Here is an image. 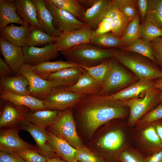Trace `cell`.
Wrapping results in <instances>:
<instances>
[{
	"label": "cell",
	"mask_w": 162,
	"mask_h": 162,
	"mask_svg": "<svg viewBox=\"0 0 162 162\" xmlns=\"http://www.w3.org/2000/svg\"><path fill=\"white\" fill-rule=\"evenodd\" d=\"M72 110L79 136L87 142L101 126L115 119H124L129 113L123 101L110 95H86Z\"/></svg>",
	"instance_id": "obj_1"
},
{
	"label": "cell",
	"mask_w": 162,
	"mask_h": 162,
	"mask_svg": "<svg viewBox=\"0 0 162 162\" xmlns=\"http://www.w3.org/2000/svg\"><path fill=\"white\" fill-rule=\"evenodd\" d=\"M123 119H115L101 126L85 146L106 162H120V154L132 143V128Z\"/></svg>",
	"instance_id": "obj_2"
},
{
	"label": "cell",
	"mask_w": 162,
	"mask_h": 162,
	"mask_svg": "<svg viewBox=\"0 0 162 162\" xmlns=\"http://www.w3.org/2000/svg\"><path fill=\"white\" fill-rule=\"evenodd\" d=\"M116 50L85 43L60 52L67 61L79 67H90L113 57Z\"/></svg>",
	"instance_id": "obj_3"
},
{
	"label": "cell",
	"mask_w": 162,
	"mask_h": 162,
	"mask_svg": "<svg viewBox=\"0 0 162 162\" xmlns=\"http://www.w3.org/2000/svg\"><path fill=\"white\" fill-rule=\"evenodd\" d=\"M113 58L132 71L139 80H156L162 78V70L141 55L116 50Z\"/></svg>",
	"instance_id": "obj_4"
},
{
	"label": "cell",
	"mask_w": 162,
	"mask_h": 162,
	"mask_svg": "<svg viewBox=\"0 0 162 162\" xmlns=\"http://www.w3.org/2000/svg\"><path fill=\"white\" fill-rule=\"evenodd\" d=\"M47 128L48 131L63 138L76 149L85 145L78 134L72 108L59 111Z\"/></svg>",
	"instance_id": "obj_5"
},
{
	"label": "cell",
	"mask_w": 162,
	"mask_h": 162,
	"mask_svg": "<svg viewBox=\"0 0 162 162\" xmlns=\"http://www.w3.org/2000/svg\"><path fill=\"white\" fill-rule=\"evenodd\" d=\"M160 91L153 88L138 97L123 101L129 110L127 121L129 128H132L143 116L159 103L158 97Z\"/></svg>",
	"instance_id": "obj_6"
},
{
	"label": "cell",
	"mask_w": 162,
	"mask_h": 162,
	"mask_svg": "<svg viewBox=\"0 0 162 162\" xmlns=\"http://www.w3.org/2000/svg\"><path fill=\"white\" fill-rule=\"evenodd\" d=\"M134 146L147 157L162 148V144L154 126L152 123L135 125L131 131Z\"/></svg>",
	"instance_id": "obj_7"
},
{
	"label": "cell",
	"mask_w": 162,
	"mask_h": 162,
	"mask_svg": "<svg viewBox=\"0 0 162 162\" xmlns=\"http://www.w3.org/2000/svg\"><path fill=\"white\" fill-rule=\"evenodd\" d=\"M136 78L126 70L113 57L110 58V66L106 79L98 94L109 95L135 82Z\"/></svg>",
	"instance_id": "obj_8"
},
{
	"label": "cell",
	"mask_w": 162,
	"mask_h": 162,
	"mask_svg": "<svg viewBox=\"0 0 162 162\" xmlns=\"http://www.w3.org/2000/svg\"><path fill=\"white\" fill-rule=\"evenodd\" d=\"M86 95L68 90L64 87H55L41 100L47 109L62 111L72 108Z\"/></svg>",
	"instance_id": "obj_9"
},
{
	"label": "cell",
	"mask_w": 162,
	"mask_h": 162,
	"mask_svg": "<svg viewBox=\"0 0 162 162\" xmlns=\"http://www.w3.org/2000/svg\"><path fill=\"white\" fill-rule=\"evenodd\" d=\"M45 3L53 17L54 26L61 32L88 26L86 23L79 20L70 13L55 6L50 0H45Z\"/></svg>",
	"instance_id": "obj_10"
},
{
	"label": "cell",
	"mask_w": 162,
	"mask_h": 162,
	"mask_svg": "<svg viewBox=\"0 0 162 162\" xmlns=\"http://www.w3.org/2000/svg\"><path fill=\"white\" fill-rule=\"evenodd\" d=\"M18 72L28 80L29 82L28 90L30 95L42 100L51 91L52 87L51 83L35 74L32 66L25 63Z\"/></svg>",
	"instance_id": "obj_11"
},
{
	"label": "cell",
	"mask_w": 162,
	"mask_h": 162,
	"mask_svg": "<svg viewBox=\"0 0 162 162\" xmlns=\"http://www.w3.org/2000/svg\"><path fill=\"white\" fill-rule=\"evenodd\" d=\"M22 48L25 63L32 66L54 60L60 56L55 43L42 47L24 46Z\"/></svg>",
	"instance_id": "obj_12"
},
{
	"label": "cell",
	"mask_w": 162,
	"mask_h": 162,
	"mask_svg": "<svg viewBox=\"0 0 162 162\" xmlns=\"http://www.w3.org/2000/svg\"><path fill=\"white\" fill-rule=\"evenodd\" d=\"M93 31L88 26L62 32L55 42L56 47L60 52L80 44L89 43Z\"/></svg>",
	"instance_id": "obj_13"
},
{
	"label": "cell",
	"mask_w": 162,
	"mask_h": 162,
	"mask_svg": "<svg viewBox=\"0 0 162 162\" xmlns=\"http://www.w3.org/2000/svg\"><path fill=\"white\" fill-rule=\"evenodd\" d=\"M20 128L28 132L36 143L37 150L47 158L57 157L51 146L49 135L45 129L32 124L25 119L20 123Z\"/></svg>",
	"instance_id": "obj_14"
},
{
	"label": "cell",
	"mask_w": 162,
	"mask_h": 162,
	"mask_svg": "<svg viewBox=\"0 0 162 162\" xmlns=\"http://www.w3.org/2000/svg\"><path fill=\"white\" fill-rule=\"evenodd\" d=\"M20 128L16 127L4 130L0 134V150L6 153H15L17 151L34 149L31 144L24 141L20 137Z\"/></svg>",
	"instance_id": "obj_15"
},
{
	"label": "cell",
	"mask_w": 162,
	"mask_h": 162,
	"mask_svg": "<svg viewBox=\"0 0 162 162\" xmlns=\"http://www.w3.org/2000/svg\"><path fill=\"white\" fill-rule=\"evenodd\" d=\"M0 50L4 61L13 72L18 73L20 68L25 63L22 47L0 37Z\"/></svg>",
	"instance_id": "obj_16"
},
{
	"label": "cell",
	"mask_w": 162,
	"mask_h": 162,
	"mask_svg": "<svg viewBox=\"0 0 162 162\" xmlns=\"http://www.w3.org/2000/svg\"><path fill=\"white\" fill-rule=\"evenodd\" d=\"M84 70L78 66L68 67L51 74L46 80L52 87L69 86L76 83Z\"/></svg>",
	"instance_id": "obj_17"
},
{
	"label": "cell",
	"mask_w": 162,
	"mask_h": 162,
	"mask_svg": "<svg viewBox=\"0 0 162 162\" xmlns=\"http://www.w3.org/2000/svg\"><path fill=\"white\" fill-rule=\"evenodd\" d=\"M5 103L0 117V127L3 128L20 123L29 109L26 106L4 101Z\"/></svg>",
	"instance_id": "obj_18"
},
{
	"label": "cell",
	"mask_w": 162,
	"mask_h": 162,
	"mask_svg": "<svg viewBox=\"0 0 162 162\" xmlns=\"http://www.w3.org/2000/svg\"><path fill=\"white\" fill-rule=\"evenodd\" d=\"M36 7L38 21L43 30L50 35L58 38L62 32L56 28L53 23V17L44 0H32Z\"/></svg>",
	"instance_id": "obj_19"
},
{
	"label": "cell",
	"mask_w": 162,
	"mask_h": 162,
	"mask_svg": "<svg viewBox=\"0 0 162 162\" xmlns=\"http://www.w3.org/2000/svg\"><path fill=\"white\" fill-rule=\"evenodd\" d=\"M155 80H139L110 95L122 101L136 97L147 90L155 87Z\"/></svg>",
	"instance_id": "obj_20"
},
{
	"label": "cell",
	"mask_w": 162,
	"mask_h": 162,
	"mask_svg": "<svg viewBox=\"0 0 162 162\" xmlns=\"http://www.w3.org/2000/svg\"><path fill=\"white\" fill-rule=\"evenodd\" d=\"M111 1L96 0L92 6L86 9L83 22L95 30L105 16Z\"/></svg>",
	"instance_id": "obj_21"
},
{
	"label": "cell",
	"mask_w": 162,
	"mask_h": 162,
	"mask_svg": "<svg viewBox=\"0 0 162 162\" xmlns=\"http://www.w3.org/2000/svg\"><path fill=\"white\" fill-rule=\"evenodd\" d=\"M0 98L3 101H9L18 105L26 106L32 112L47 109L41 100L30 95L16 94L0 90Z\"/></svg>",
	"instance_id": "obj_22"
},
{
	"label": "cell",
	"mask_w": 162,
	"mask_h": 162,
	"mask_svg": "<svg viewBox=\"0 0 162 162\" xmlns=\"http://www.w3.org/2000/svg\"><path fill=\"white\" fill-rule=\"evenodd\" d=\"M14 76L0 78V90L20 95H29L28 90L29 85L27 79L19 73Z\"/></svg>",
	"instance_id": "obj_23"
},
{
	"label": "cell",
	"mask_w": 162,
	"mask_h": 162,
	"mask_svg": "<svg viewBox=\"0 0 162 162\" xmlns=\"http://www.w3.org/2000/svg\"><path fill=\"white\" fill-rule=\"evenodd\" d=\"M31 28L29 25L18 26L12 24L0 31V37L15 45H25Z\"/></svg>",
	"instance_id": "obj_24"
},
{
	"label": "cell",
	"mask_w": 162,
	"mask_h": 162,
	"mask_svg": "<svg viewBox=\"0 0 162 162\" xmlns=\"http://www.w3.org/2000/svg\"><path fill=\"white\" fill-rule=\"evenodd\" d=\"M16 7L17 13L31 28L42 29L37 18V10L32 0H11Z\"/></svg>",
	"instance_id": "obj_25"
},
{
	"label": "cell",
	"mask_w": 162,
	"mask_h": 162,
	"mask_svg": "<svg viewBox=\"0 0 162 162\" xmlns=\"http://www.w3.org/2000/svg\"><path fill=\"white\" fill-rule=\"evenodd\" d=\"M70 92L85 95L99 94L100 86L98 82L85 70L77 82L73 85L64 87Z\"/></svg>",
	"instance_id": "obj_26"
},
{
	"label": "cell",
	"mask_w": 162,
	"mask_h": 162,
	"mask_svg": "<svg viewBox=\"0 0 162 162\" xmlns=\"http://www.w3.org/2000/svg\"><path fill=\"white\" fill-rule=\"evenodd\" d=\"M16 23L21 26L29 25L18 15L15 5L11 0H0V30L10 23Z\"/></svg>",
	"instance_id": "obj_27"
},
{
	"label": "cell",
	"mask_w": 162,
	"mask_h": 162,
	"mask_svg": "<svg viewBox=\"0 0 162 162\" xmlns=\"http://www.w3.org/2000/svg\"><path fill=\"white\" fill-rule=\"evenodd\" d=\"M50 144L57 157L67 162L75 159L76 149L63 138L47 130Z\"/></svg>",
	"instance_id": "obj_28"
},
{
	"label": "cell",
	"mask_w": 162,
	"mask_h": 162,
	"mask_svg": "<svg viewBox=\"0 0 162 162\" xmlns=\"http://www.w3.org/2000/svg\"><path fill=\"white\" fill-rule=\"evenodd\" d=\"M105 16L110 18L112 22L114 28L112 32L116 37L120 38L125 27L131 20L123 14L115 0L111 1Z\"/></svg>",
	"instance_id": "obj_29"
},
{
	"label": "cell",
	"mask_w": 162,
	"mask_h": 162,
	"mask_svg": "<svg viewBox=\"0 0 162 162\" xmlns=\"http://www.w3.org/2000/svg\"><path fill=\"white\" fill-rule=\"evenodd\" d=\"M58 111L48 109L28 112L24 119L29 122L46 129L56 118Z\"/></svg>",
	"instance_id": "obj_30"
},
{
	"label": "cell",
	"mask_w": 162,
	"mask_h": 162,
	"mask_svg": "<svg viewBox=\"0 0 162 162\" xmlns=\"http://www.w3.org/2000/svg\"><path fill=\"white\" fill-rule=\"evenodd\" d=\"M77 65L67 61L58 60L54 62L49 61L38 64L32 66L34 72L45 80L51 74L66 68Z\"/></svg>",
	"instance_id": "obj_31"
},
{
	"label": "cell",
	"mask_w": 162,
	"mask_h": 162,
	"mask_svg": "<svg viewBox=\"0 0 162 162\" xmlns=\"http://www.w3.org/2000/svg\"><path fill=\"white\" fill-rule=\"evenodd\" d=\"M140 26L139 14L130 21L125 27L120 38L121 48L140 38Z\"/></svg>",
	"instance_id": "obj_32"
},
{
	"label": "cell",
	"mask_w": 162,
	"mask_h": 162,
	"mask_svg": "<svg viewBox=\"0 0 162 162\" xmlns=\"http://www.w3.org/2000/svg\"><path fill=\"white\" fill-rule=\"evenodd\" d=\"M122 51L134 52L143 56L158 65L154 57L149 42L141 38L137 39L121 48Z\"/></svg>",
	"instance_id": "obj_33"
},
{
	"label": "cell",
	"mask_w": 162,
	"mask_h": 162,
	"mask_svg": "<svg viewBox=\"0 0 162 162\" xmlns=\"http://www.w3.org/2000/svg\"><path fill=\"white\" fill-rule=\"evenodd\" d=\"M57 7L70 13L79 20L83 22L86 9L79 0H50Z\"/></svg>",
	"instance_id": "obj_34"
},
{
	"label": "cell",
	"mask_w": 162,
	"mask_h": 162,
	"mask_svg": "<svg viewBox=\"0 0 162 162\" xmlns=\"http://www.w3.org/2000/svg\"><path fill=\"white\" fill-rule=\"evenodd\" d=\"M58 38L50 35L40 28H31L25 46H35L44 45H46L55 42Z\"/></svg>",
	"instance_id": "obj_35"
},
{
	"label": "cell",
	"mask_w": 162,
	"mask_h": 162,
	"mask_svg": "<svg viewBox=\"0 0 162 162\" xmlns=\"http://www.w3.org/2000/svg\"><path fill=\"white\" fill-rule=\"evenodd\" d=\"M145 21L162 30V0H149Z\"/></svg>",
	"instance_id": "obj_36"
},
{
	"label": "cell",
	"mask_w": 162,
	"mask_h": 162,
	"mask_svg": "<svg viewBox=\"0 0 162 162\" xmlns=\"http://www.w3.org/2000/svg\"><path fill=\"white\" fill-rule=\"evenodd\" d=\"M89 43L101 48L120 47V38L116 37L111 31L97 36L93 31Z\"/></svg>",
	"instance_id": "obj_37"
},
{
	"label": "cell",
	"mask_w": 162,
	"mask_h": 162,
	"mask_svg": "<svg viewBox=\"0 0 162 162\" xmlns=\"http://www.w3.org/2000/svg\"><path fill=\"white\" fill-rule=\"evenodd\" d=\"M110 58L93 67H80L86 71L98 82L101 88L105 82L110 68Z\"/></svg>",
	"instance_id": "obj_38"
},
{
	"label": "cell",
	"mask_w": 162,
	"mask_h": 162,
	"mask_svg": "<svg viewBox=\"0 0 162 162\" xmlns=\"http://www.w3.org/2000/svg\"><path fill=\"white\" fill-rule=\"evenodd\" d=\"M119 160L120 162H148L147 157L132 146L121 152Z\"/></svg>",
	"instance_id": "obj_39"
},
{
	"label": "cell",
	"mask_w": 162,
	"mask_h": 162,
	"mask_svg": "<svg viewBox=\"0 0 162 162\" xmlns=\"http://www.w3.org/2000/svg\"><path fill=\"white\" fill-rule=\"evenodd\" d=\"M140 38L148 42L162 36V30L146 21L140 25Z\"/></svg>",
	"instance_id": "obj_40"
},
{
	"label": "cell",
	"mask_w": 162,
	"mask_h": 162,
	"mask_svg": "<svg viewBox=\"0 0 162 162\" xmlns=\"http://www.w3.org/2000/svg\"><path fill=\"white\" fill-rule=\"evenodd\" d=\"M115 1L121 12L127 19L131 20L139 14L136 0Z\"/></svg>",
	"instance_id": "obj_41"
},
{
	"label": "cell",
	"mask_w": 162,
	"mask_h": 162,
	"mask_svg": "<svg viewBox=\"0 0 162 162\" xmlns=\"http://www.w3.org/2000/svg\"><path fill=\"white\" fill-rule=\"evenodd\" d=\"M75 159L80 162H106L102 157L87 148L85 145L76 149Z\"/></svg>",
	"instance_id": "obj_42"
},
{
	"label": "cell",
	"mask_w": 162,
	"mask_h": 162,
	"mask_svg": "<svg viewBox=\"0 0 162 162\" xmlns=\"http://www.w3.org/2000/svg\"><path fill=\"white\" fill-rule=\"evenodd\" d=\"M35 149H25L15 153L23 158L26 162H46L47 158L40 154Z\"/></svg>",
	"instance_id": "obj_43"
},
{
	"label": "cell",
	"mask_w": 162,
	"mask_h": 162,
	"mask_svg": "<svg viewBox=\"0 0 162 162\" xmlns=\"http://www.w3.org/2000/svg\"><path fill=\"white\" fill-rule=\"evenodd\" d=\"M160 119H162V103H160L143 116L135 125L150 124Z\"/></svg>",
	"instance_id": "obj_44"
},
{
	"label": "cell",
	"mask_w": 162,
	"mask_h": 162,
	"mask_svg": "<svg viewBox=\"0 0 162 162\" xmlns=\"http://www.w3.org/2000/svg\"><path fill=\"white\" fill-rule=\"evenodd\" d=\"M149 43L153 56L162 70V36L158 37Z\"/></svg>",
	"instance_id": "obj_45"
},
{
	"label": "cell",
	"mask_w": 162,
	"mask_h": 162,
	"mask_svg": "<svg viewBox=\"0 0 162 162\" xmlns=\"http://www.w3.org/2000/svg\"><path fill=\"white\" fill-rule=\"evenodd\" d=\"M113 28L114 25L111 20L105 16L94 31L96 35L99 36L107 32H112Z\"/></svg>",
	"instance_id": "obj_46"
},
{
	"label": "cell",
	"mask_w": 162,
	"mask_h": 162,
	"mask_svg": "<svg viewBox=\"0 0 162 162\" xmlns=\"http://www.w3.org/2000/svg\"><path fill=\"white\" fill-rule=\"evenodd\" d=\"M0 162H26L23 158L15 153L8 154L0 152Z\"/></svg>",
	"instance_id": "obj_47"
},
{
	"label": "cell",
	"mask_w": 162,
	"mask_h": 162,
	"mask_svg": "<svg viewBox=\"0 0 162 162\" xmlns=\"http://www.w3.org/2000/svg\"><path fill=\"white\" fill-rule=\"evenodd\" d=\"M136 1L139 14L142 20L144 22L145 20L149 0H137Z\"/></svg>",
	"instance_id": "obj_48"
},
{
	"label": "cell",
	"mask_w": 162,
	"mask_h": 162,
	"mask_svg": "<svg viewBox=\"0 0 162 162\" xmlns=\"http://www.w3.org/2000/svg\"><path fill=\"white\" fill-rule=\"evenodd\" d=\"M13 72L8 65L0 57V78L9 76Z\"/></svg>",
	"instance_id": "obj_49"
},
{
	"label": "cell",
	"mask_w": 162,
	"mask_h": 162,
	"mask_svg": "<svg viewBox=\"0 0 162 162\" xmlns=\"http://www.w3.org/2000/svg\"><path fill=\"white\" fill-rule=\"evenodd\" d=\"M148 162H162V148L151 156L147 157Z\"/></svg>",
	"instance_id": "obj_50"
},
{
	"label": "cell",
	"mask_w": 162,
	"mask_h": 162,
	"mask_svg": "<svg viewBox=\"0 0 162 162\" xmlns=\"http://www.w3.org/2000/svg\"><path fill=\"white\" fill-rule=\"evenodd\" d=\"M162 144V119L152 122Z\"/></svg>",
	"instance_id": "obj_51"
},
{
	"label": "cell",
	"mask_w": 162,
	"mask_h": 162,
	"mask_svg": "<svg viewBox=\"0 0 162 162\" xmlns=\"http://www.w3.org/2000/svg\"><path fill=\"white\" fill-rule=\"evenodd\" d=\"M46 162H67L58 157L47 158Z\"/></svg>",
	"instance_id": "obj_52"
},
{
	"label": "cell",
	"mask_w": 162,
	"mask_h": 162,
	"mask_svg": "<svg viewBox=\"0 0 162 162\" xmlns=\"http://www.w3.org/2000/svg\"><path fill=\"white\" fill-rule=\"evenodd\" d=\"M155 87L162 90V78L155 80Z\"/></svg>",
	"instance_id": "obj_53"
},
{
	"label": "cell",
	"mask_w": 162,
	"mask_h": 162,
	"mask_svg": "<svg viewBox=\"0 0 162 162\" xmlns=\"http://www.w3.org/2000/svg\"><path fill=\"white\" fill-rule=\"evenodd\" d=\"M158 101L159 103H162V90H160L158 95Z\"/></svg>",
	"instance_id": "obj_54"
},
{
	"label": "cell",
	"mask_w": 162,
	"mask_h": 162,
	"mask_svg": "<svg viewBox=\"0 0 162 162\" xmlns=\"http://www.w3.org/2000/svg\"><path fill=\"white\" fill-rule=\"evenodd\" d=\"M70 162H80L78 161H77V160H76V159H75L74 160H72Z\"/></svg>",
	"instance_id": "obj_55"
}]
</instances>
